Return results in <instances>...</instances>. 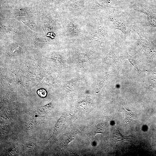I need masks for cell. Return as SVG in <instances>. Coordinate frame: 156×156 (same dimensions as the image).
<instances>
[{"instance_id":"cell-9","label":"cell","mask_w":156,"mask_h":156,"mask_svg":"<svg viewBox=\"0 0 156 156\" xmlns=\"http://www.w3.org/2000/svg\"><path fill=\"white\" fill-rule=\"evenodd\" d=\"M151 77V80L152 84L156 83V69L153 71Z\"/></svg>"},{"instance_id":"cell-5","label":"cell","mask_w":156,"mask_h":156,"mask_svg":"<svg viewBox=\"0 0 156 156\" xmlns=\"http://www.w3.org/2000/svg\"><path fill=\"white\" fill-rule=\"evenodd\" d=\"M123 112L125 115V121L127 124H130L133 119L134 114L131 111L126 108L125 105V101L123 106Z\"/></svg>"},{"instance_id":"cell-7","label":"cell","mask_w":156,"mask_h":156,"mask_svg":"<svg viewBox=\"0 0 156 156\" xmlns=\"http://www.w3.org/2000/svg\"><path fill=\"white\" fill-rule=\"evenodd\" d=\"M126 55L128 60L133 66L135 69L137 73L138 74H140L139 70L137 66L135 63L134 60L133 59V57L127 52L126 53Z\"/></svg>"},{"instance_id":"cell-6","label":"cell","mask_w":156,"mask_h":156,"mask_svg":"<svg viewBox=\"0 0 156 156\" xmlns=\"http://www.w3.org/2000/svg\"><path fill=\"white\" fill-rule=\"evenodd\" d=\"M106 125L104 123H100L96 125L93 129V132L95 134H103L105 131Z\"/></svg>"},{"instance_id":"cell-3","label":"cell","mask_w":156,"mask_h":156,"mask_svg":"<svg viewBox=\"0 0 156 156\" xmlns=\"http://www.w3.org/2000/svg\"><path fill=\"white\" fill-rule=\"evenodd\" d=\"M133 8L135 10L145 14L151 25L153 27H156V12L149 7L139 4H135Z\"/></svg>"},{"instance_id":"cell-1","label":"cell","mask_w":156,"mask_h":156,"mask_svg":"<svg viewBox=\"0 0 156 156\" xmlns=\"http://www.w3.org/2000/svg\"><path fill=\"white\" fill-rule=\"evenodd\" d=\"M138 38V44L143 51L148 56H154L156 51L153 46L152 45V42L149 38L141 33L140 31L135 27L134 29Z\"/></svg>"},{"instance_id":"cell-8","label":"cell","mask_w":156,"mask_h":156,"mask_svg":"<svg viewBox=\"0 0 156 156\" xmlns=\"http://www.w3.org/2000/svg\"><path fill=\"white\" fill-rule=\"evenodd\" d=\"M37 125V123L36 122L30 121L27 124L26 129L27 130H29L36 127Z\"/></svg>"},{"instance_id":"cell-4","label":"cell","mask_w":156,"mask_h":156,"mask_svg":"<svg viewBox=\"0 0 156 156\" xmlns=\"http://www.w3.org/2000/svg\"><path fill=\"white\" fill-rule=\"evenodd\" d=\"M97 29L99 33L104 37L108 36L107 29L105 25L102 18L97 17Z\"/></svg>"},{"instance_id":"cell-10","label":"cell","mask_w":156,"mask_h":156,"mask_svg":"<svg viewBox=\"0 0 156 156\" xmlns=\"http://www.w3.org/2000/svg\"><path fill=\"white\" fill-rule=\"evenodd\" d=\"M38 94L41 97H44L47 95V92L46 90L44 89H40L37 91Z\"/></svg>"},{"instance_id":"cell-2","label":"cell","mask_w":156,"mask_h":156,"mask_svg":"<svg viewBox=\"0 0 156 156\" xmlns=\"http://www.w3.org/2000/svg\"><path fill=\"white\" fill-rule=\"evenodd\" d=\"M109 17L113 23L115 29H118L122 32L124 35L125 40L129 30V25L125 16L123 14L118 15L116 14L110 15Z\"/></svg>"}]
</instances>
